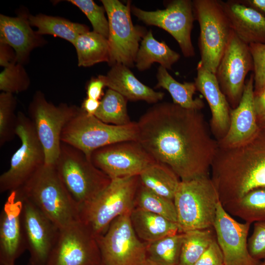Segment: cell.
<instances>
[{"label":"cell","mask_w":265,"mask_h":265,"mask_svg":"<svg viewBox=\"0 0 265 265\" xmlns=\"http://www.w3.org/2000/svg\"><path fill=\"white\" fill-rule=\"evenodd\" d=\"M257 121L259 127L265 130V115L257 120Z\"/></svg>","instance_id":"7dc6e473"},{"label":"cell","mask_w":265,"mask_h":265,"mask_svg":"<svg viewBox=\"0 0 265 265\" xmlns=\"http://www.w3.org/2000/svg\"><path fill=\"white\" fill-rule=\"evenodd\" d=\"M53 165L79 207L96 196L111 180L82 151L62 142L58 157Z\"/></svg>","instance_id":"8992f818"},{"label":"cell","mask_w":265,"mask_h":265,"mask_svg":"<svg viewBox=\"0 0 265 265\" xmlns=\"http://www.w3.org/2000/svg\"><path fill=\"white\" fill-rule=\"evenodd\" d=\"M46 265H103L96 238L80 220L59 229Z\"/></svg>","instance_id":"4fadbf2b"},{"label":"cell","mask_w":265,"mask_h":265,"mask_svg":"<svg viewBox=\"0 0 265 265\" xmlns=\"http://www.w3.org/2000/svg\"><path fill=\"white\" fill-rule=\"evenodd\" d=\"M30 79L23 65L15 61L4 67L0 73V90L13 94L27 90Z\"/></svg>","instance_id":"8d00e7d4"},{"label":"cell","mask_w":265,"mask_h":265,"mask_svg":"<svg viewBox=\"0 0 265 265\" xmlns=\"http://www.w3.org/2000/svg\"><path fill=\"white\" fill-rule=\"evenodd\" d=\"M194 83L207 101L211 112L210 129L217 141L226 135L230 126L231 107L221 90L215 74L203 67L199 61L197 66Z\"/></svg>","instance_id":"44dd1931"},{"label":"cell","mask_w":265,"mask_h":265,"mask_svg":"<svg viewBox=\"0 0 265 265\" xmlns=\"http://www.w3.org/2000/svg\"><path fill=\"white\" fill-rule=\"evenodd\" d=\"M194 265H224L223 254L216 238Z\"/></svg>","instance_id":"60d3db41"},{"label":"cell","mask_w":265,"mask_h":265,"mask_svg":"<svg viewBox=\"0 0 265 265\" xmlns=\"http://www.w3.org/2000/svg\"><path fill=\"white\" fill-rule=\"evenodd\" d=\"M192 5L200 27V61L215 74L233 30L219 0H193Z\"/></svg>","instance_id":"ba28073f"},{"label":"cell","mask_w":265,"mask_h":265,"mask_svg":"<svg viewBox=\"0 0 265 265\" xmlns=\"http://www.w3.org/2000/svg\"><path fill=\"white\" fill-rule=\"evenodd\" d=\"M80 67H90L106 62L108 63L110 51L107 38L94 31H88L79 35L73 44Z\"/></svg>","instance_id":"83f0119b"},{"label":"cell","mask_w":265,"mask_h":265,"mask_svg":"<svg viewBox=\"0 0 265 265\" xmlns=\"http://www.w3.org/2000/svg\"><path fill=\"white\" fill-rule=\"evenodd\" d=\"M260 128L254 105V75L251 74L245 83L238 105L231 108L228 131L220 140L219 147L228 148L243 144L254 138Z\"/></svg>","instance_id":"ffe728a7"},{"label":"cell","mask_w":265,"mask_h":265,"mask_svg":"<svg viewBox=\"0 0 265 265\" xmlns=\"http://www.w3.org/2000/svg\"><path fill=\"white\" fill-rule=\"evenodd\" d=\"M17 100L13 94H0V146L12 140L16 135Z\"/></svg>","instance_id":"d590c367"},{"label":"cell","mask_w":265,"mask_h":265,"mask_svg":"<svg viewBox=\"0 0 265 265\" xmlns=\"http://www.w3.org/2000/svg\"><path fill=\"white\" fill-rule=\"evenodd\" d=\"M230 214L250 224L265 221V187L254 189L241 198L223 206Z\"/></svg>","instance_id":"4dcf8cb0"},{"label":"cell","mask_w":265,"mask_h":265,"mask_svg":"<svg viewBox=\"0 0 265 265\" xmlns=\"http://www.w3.org/2000/svg\"><path fill=\"white\" fill-rule=\"evenodd\" d=\"M137 139L136 122L123 126L107 124L95 115H88L81 107L64 128L61 135L62 142L78 149L90 159L92 153L101 147Z\"/></svg>","instance_id":"52a82bcc"},{"label":"cell","mask_w":265,"mask_h":265,"mask_svg":"<svg viewBox=\"0 0 265 265\" xmlns=\"http://www.w3.org/2000/svg\"><path fill=\"white\" fill-rule=\"evenodd\" d=\"M16 53L10 46L0 43V65L6 67L15 61Z\"/></svg>","instance_id":"7bdbcfd3"},{"label":"cell","mask_w":265,"mask_h":265,"mask_svg":"<svg viewBox=\"0 0 265 265\" xmlns=\"http://www.w3.org/2000/svg\"><path fill=\"white\" fill-rule=\"evenodd\" d=\"M216 238L213 228L184 233L178 265H194Z\"/></svg>","instance_id":"1f68e13d"},{"label":"cell","mask_w":265,"mask_h":265,"mask_svg":"<svg viewBox=\"0 0 265 265\" xmlns=\"http://www.w3.org/2000/svg\"><path fill=\"white\" fill-rule=\"evenodd\" d=\"M100 104V101L90 98H85L82 102L81 107L89 115H95Z\"/></svg>","instance_id":"f6af8a7d"},{"label":"cell","mask_w":265,"mask_h":265,"mask_svg":"<svg viewBox=\"0 0 265 265\" xmlns=\"http://www.w3.org/2000/svg\"><path fill=\"white\" fill-rule=\"evenodd\" d=\"M156 88H162L170 94L173 103L182 107L201 110L204 106L203 100L193 95L197 91L194 82L180 83L171 76L165 68L159 66L157 74Z\"/></svg>","instance_id":"f546056e"},{"label":"cell","mask_w":265,"mask_h":265,"mask_svg":"<svg viewBox=\"0 0 265 265\" xmlns=\"http://www.w3.org/2000/svg\"><path fill=\"white\" fill-rule=\"evenodd\" d=\"M136 123L137 141L181 181L210 176L218 145L201 110L158 103Z\"/></svg>","instance_id":"6da1fadb"},{"label":"cell","mask_w":265,"mask_h":265,"mask_svg":"<svg viewBox=\"0 0 265 265\" xmlns=\"http://www.w3.org/2000/svg\"><path fill=\"white\" fill-rule=\"evenodd\" d=\"M140 184L150 190L174 201L180 179L167 165L156 161L139 175Z\"/></svg>","instance_id":"4316f807"},{"label":"cell","mask_w":265,"mask_h":265,"mask_svg":"<svg viewBox=\"0 0 265 265\" xmlns=\"http://www.w3.org/2000/svg\"><path fill=\"white\" fill-rule=\"evenodd\" d=\"M250 255L256 260L265 259V221L254 223L253 232L247 240Z\"/></svg>","instance_id":"ab89813d"},{"label":"cell","mask_w":265,"mask_h":265,"mask_svg":"<svg viewBox=\"0 0 265 265\" xmlns=\"http://www.w3.org/2000/svg\"><path fill=\"white\" fill-rule=\"evenodd\" d=\"M140 184L139 176L111 179L96 196L79 207V218L97 238L118 216L131 213Z\"/></svg>","instance_id":"277c9868"},{"label":"cell","mask_w":265,"mask_h":265,"mask_svg":"<svg viewBox=\"0 0 265 265\" xmlns=\"http://www.w3.org/2000/svg\"><path fill=\"white\" fill-rule=\"evenodd\" d=\"M68 2L78 7L87 17L94 31L108 38L109 25L104 6L96 4L92 0H69Z\"/></svg>","instance_id":"74e56055"},{"label":"cell","mask_w":265,"mask_h":265,"mask_svg":"<svg viewBox=\"0 0 265 265\" xmlns=\"http://www.w3.org/2000/svg\"><path fill=\"white\" fill-rule=\"evenodd\" d=\"M28 21L31 26L37 28L36 31L38 34L52 35L65 39L73 45L79 35L89 30L85 25L43 14H29Z\"/></svg>","instance_id":"f1b7e54d"},{"label":"cell","mask_w":265,"mask_h":265,"mask_svg":"<svg viewBox=\"0 0 265 265\" xmlns=\"http://www.w3.org/2000/svg\"><path fill=\"white\" fill-rule=\"evenodd\" d=\"M105 86L104 82L98 77L92 78L87 85V97L100 101L104 95L103 88Z\"/></svg>","instance_id":"b9f144b4"},{"label":"cell","mask_w":265,"mask_h":265,"mask_svg":"<svg viewBox=\"0 0 265 265\" xmlns=\"http://www.w3.org/2000/svg\"><path fill=\"white\" fill-rule=\"evenodd\" d=\"M131 12L146 25L158 26L168 32L178 42L185 57L194 56L191 38L195 20L192 1L171 0L165 9L155 11H146L133 5Z\"/></svg>","instance_id":"5bb4252c"},{"label":"cell","mask_w":265,"mask_h":265,"mask_svg":"<svg viewBox=\"0 0 265 265\" xmlns=\"http://www.w3.org/2000/svg\"><path fill=\"white\" fill-rule=\"evenodd\" d=\"M211 177L223 206L265 187V130L241 145L218 148Z\"/></svg>","instance_id":"7a4b0ae2"},{"label":"cell","mask_w":265,"mask_h":265,"mask_svg":"<svg viewBox=\"0 0 265 265\" xmlns=\"http://www.w3.org/2000/svg\"><path fill=\"white\" fill-rule=\"evenodd\" d=\"M240 3L252 8L265 17V0H238Z\"/></svg>","instance_id":"bcb514c9"},{"label":"cell","mask_w":265,"mask_h":265,"mask_svg":"<svg viewBox=\"0 0 265 265\" xmlns=\"http://www.w3.org/2000/svg\"><path fill=\"white\" fill-rule=\"evenodd\" d=\"M130 214L116 217L96 238L103 265H148L146 244L135 233Z\"/></svg>","instance_id":"7c38bea8"},{"label":"cell","mask_w":265,"mask_h":265,"mask_svg":"<svg viewBox=\"0 0 265 265\" xmlns=\"http://www.w3.org/2000/svg\"><path fill=\"white\" fill-rule=\"evenodd\" d=\"M108 18V64H122L134 66L139 42L146 34L143 27L133 25L131 19V1L126 5L118 0H101Z\"/></svg>","instance_id":"8fae6325"},{"label":"cell","mask_w":265,"mask_h":265,"mask_svg":"<svg viewBox=\"0 0 265 265\" xmlns=\"http://www.w3.org/2000/svg\"><path fill=\"white\" fill-rule=\"evenodd\" d=\"M21 199L22 224L26 249L29 253L28 265H46L59 228L33 203Z\"/></svg>","instance_id":"e0dca14e"},{"label":"cell","mask_w":265,"mask_h":265,"mask_svg":"<svg viewBox=\"0 0 265 265\" xmlns=\"http://www.w3.org/2000/svg\"><path fill=\"white\" fill-rule=\"evenodd\" d=\"M130 217L135 233L144 243L151 242L179 233L177 223L138 207L133 209Z\"/></svg>","instance_id":"d4e9b609"},{"label":"cell","mask_w":265,"mask_h":265,"mask_svg":"<svg viewBox=\"0 0 265 265\" xmlns=\"http://www.w3.org/2000/svg\"><path fill=\"white\" fill-rule=\"evenodd\" d=\"M17 114L16 135L21 145L12 155L9 169L0 176L1 193L18 190L46 163L44 150L32 122L23 112Z\"/></svg>","instance_id":"9c48e42d"},{"label":"cell","mask_w":265,"mask_h":265,"mask_svg":"<svg viewBox=\"0 0 265 265\" xmlns=\"http://www.w3.org/2000/svg\"><path fill=\"white\" fill-rule=\"evenodd\" d=\"M135 207L158 214L177 224L174 201L155 193L140 183L135 198Z\"/></svg>","instance_id":"e575fe53"},{"label":"cell","mask_w":265,"mask_h":265,"mask_svg":"<svg viewBox=\"0 0 265 265\" xmlns=\"http://www.w3.org/2000/svg\"><path fill=\"white\" fill-rule=\"evenodd\" d=\"M261 265H265V261L263 262H261Z\"/></svg>","instance_id":"681fc988"},{"label":"cell","mask_w":265,"mask_h":265,"mask_svg":"<svg viewBox=\"0 0 265 265\" xmlns=\"http://www.w3.org/2000/svg\"><path fill=\"white\" fill-rule=\"evenodd\" d=\"M254 105L258 120L265 115V87L259 93L254 94Z\"/></svg>","instance_id":"ee69618b"},{"label":"cell","mask_w":265,"mask_h":265,"mask_svg":"<svg viewBox=\"0 0 265 265\" xmlns=\"http://www.w3.org/2000/svg\"><path fill=\"white\" fill-rule=\"evenodd\" d=\"M219 201L210 176L181 181L174 198L179 233L213 228Z\"/></svg>","instance_id":"5b68a950"},{"label":"cell","mask_w":265,"mask_h":265,"mask_svg":"<svg viewBox=\"0 0 265 265\" xmlns=\"http://www.w3.org/2000/svg\"><path fill=\"white\" fill-rule=\"evenodd\" d=\"M180 58V55L170 48L164 41L159 42L155 39L152 30H150L142 39L134 65L140 71L149 69L155 62L159 63L167 70H170Z\"/></svg>","instance_id":"484cf974"},{"label":"cell","mask_w":265,"mask_h":265,"mask_svg":"<svg viewBox=\"0 0 265 265\" xmlns=\"http://www.w3.org/2000/svg\"><path fill=\"white\" fill-rule=\"evenodd\" d=\"M23 205L17 191L10 192L0 216V265H14L26 249L22 224Z\"/></svg>","instance_id":"d6986e66"},{"label":"cell","mask_w":265,"mask_h":265,"mask_svg":"<svg viewBox=\"0 0 265 265\" xmlns=\"http://www.w3.org/2000/svg\"><path fill=\"white\" fill-rule=\"evenodd\" d=\"M17 191L33 203L59 229L80 221L79 207L53 164H45Z\"/></svg>","instance_id":"3957f363"},{"label":"cell","mask_w":265,"mask_h":265,"mask_svg":"<svg viewBox=\"0 0 265 265\" xmlns=\"http://www.w3.org/2000/svg\"><path fill=\"white\" fill-rule=\"evenodd\" d=\"M128 100L123 96L108 89L100 100L99 107L95 116L102 122L117 126L132 122L128 115L127 103Z\"/></svg>","instance_id":"836d02e7"},{"label":"cell","mask_w":265,"mask_h":265,"mask_svg":"<svg viewBox=\"0 0 265 265\" xmlns=\"http://www.w3.org/2000/svg\"><path fill=\"white\" fill-rule=\"evenodd\" d=\"M90 159L111 179L139 176L156 161L135 140L112 143L94 151Z\"/></svg>","instance_id":"2e32d148"},{"label":"cell","mask_w":265,"mask_h":265,"mask_svg":"<svg viewBox=\"0 0 265 265\" xmlns=\"http://www.w3.org/2000/svg\"><path fill=\"white\" fill-rule=\"evenodd\" d=\"M184 233L145 243L148 261L156 265H178Z\"/></svg>","instance_id":"d6a6232c"},{"label":"cell","mask_w":265,"mask_h":265,"mask_svg":"<svg viewBox=\"0 0 265 265\" xmlns=\"http://www.w3.org/2000/svg\"><path fill=\"white\" fill-rule=\"evenodd\" d=\"M28 15L21 13L13 17L0 15V43L12 48L16 53L15 61L22 65L28 60L33 49L45 43L42 35L32 29Z\"/></svg>","instance_id":"7402d4cb"},{"label":"cell","mask_w":265,"mask_h":265,"mask_svg":"<svg viewBox=\"0 0 265 265\" xmlns=\"http://www.w3.org/2000/svg\"><path fill=\"white\" fill-rule=\"evenodd\" d=\"M111 67L106 75L98 77L106 86L119 93L128 101L156 104L164 98V93L156 91L142 83L127 66L115 64Z\"/></svg>","instance_id":"cb8c5ba5"},{"label":"cell","mask_w":265,"mask_h":265,"mask_svg":"<svg viewBox=\"0 0 265 265\" xmlns=\"http://www.w3.org/2000/svg\"><path fill=\"white\" fill-rule=\"evenodd\" d=\"M148 265H156L153 264L152 262H150L148 261Z\"/></svg>","instance_id":"c3c4849f"},{"label":"cell","mask_w":265,"mask_h":265,"mask_svg":"<svg viewBox=\"0 0 265 265\" xmlns=\"http://www.w3.org/2000/svg\"><path fill=\"white\" fill-rule=\"evenodd\" d=\"M220 3L236 35L243 42L265 44V17L238 0Z\"/></svg>","instance_id":"603a6c76"},{"label":"cell","mask_w":265,"mask_h":265,"mask_svg":"<svg viewBox=\"0 0 265 265\" xmlns=\"http://www.w3.org/2000/svg\"><path fill=\"white\" fill-rule=\"evenodd\" d=\"M252 57L254 70V94L260 92L265 87V44L249 45Z\"/></svg>","instance_id":"f35d334b"},{"label":"cell","mask_w":265,"mask_h":265,"mask_svg":"<svg viewBox=\"0 0 265 265\" xmlns=\"http://www.w3.org/2000/svg\"><path fill=\"white\" fill-rule=\"evenodd\" d=\"M250 225L236 220L218 202L213 228L224 265H261V262L253 258L248 249Z\"/></svg>","instance_id":"ac0fdd59"},{"label":"cell","mask_w":265,"mask_h":265,"mask_svg":"<svg viewBox=\"0 0 265 265\" xmlns=\"http://www.w3.org/2000/svg\"><path fill=\"white\" fill-rule=\"evenodd\" d=\"M80 109L66 103L55 106L49 102L41 91L34 94L28 112L44 148L46 164L55 162L60 153L63 130Z\"/></svg>","instance_id":"30bf717a"},{"label":"cell","mask_w":265,"mask_h":265,"mask_svg":"<svg viewBox=\"0 0 265 265\" xmlns=\"http://www.w3.org/2000/svg\"><path fill=\"white\" fill-rule=\"evenodd\" d=\"M254 65L249 45L232 30L215 75L231 108L239 104L245 86V79Z\"/></svg>","instance_id":"9a60e30c"}]
</instances>
